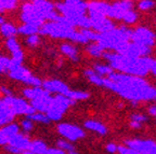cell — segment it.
I'll list each match as a JSON object with an SVG mask.
<instances>
[{
	"label": "cell",
	"instance_id": "obj_1",
	"mask_svg": "<svg viewBox=\"0 0 156 154\" xmlns=\"http://www.w3.org/2000/svg\"><path fill=\"white\" fill-rule=\"evenodd\" d=\"M102 83L103 86L134 102L136 100H150L156 97V89L139 77L112 72L106 79H102Z\"/></svg>",
	"mask_w": 156,
	"mask_h": 154
},
{
	"label": "cell",
	"instance_id": "obj_2",
	"mask_svg": "<svg viewBox=\"0 0 156 154\" xmlns=\"http://www.w3.org/2000/svg\"><path fill=\"white\" fill-rule=\"evenodd\" d=\"M103 57L111 62L112 69L119 70L124 75H133V77H143L149 72L151 69L153 59L150 57H139V58H130L126 56L118 55L115 53L104 52Z\"/></svg>",
	"mask_w": 156,
	"mask_h": 154
},
{
	"label": "cell",
	"instance_id": "obj_3",
	"mask_svg": "<svg viewBox=\"0 0 156 154\" xmlns=\"http://www.w3.org/2000/svg\"><path fill=\"white\" fill-rule=\"evenodd\" d=\"M38 35H44V36L47 35L51 38L56 39H69V40L75 41L78 43H87L88 42L87 39L79 32H76L74 27L66 26V25L56 22H46L39 28Z\"/></svg>",
	"mask_w": 156,
	"mask_h": 154
},
{
	"label": "cell",
	"instance_id": "obj_4",
	"mask_svg": "<svg viewBox=\"0 0 156 154\" xmlns=\"http://www.w3.org/2000/svg\"><path fill=\"white\" fill-rule=\"evenodd\" d=\"M3 101L11 108V110L14 112L15 116H28L33 114L36 111L34 110L29 102H27L25 99L20 98V97L15 96H9V97H3Z\"/></svg>",
	"mask_w": 156,
	"mask_h": 154
},
{
	"label": "cell",
	"instance_id": "obj_5",
	"mask_svg": "<svg viewBox=\"0 0 156 154\" xmlns=\"http://www.w3.org/2000/svg\"><path fill=\"white\" fill-rule=\"evenodd\" d=\"M56 130L63 137V139L69 142L76 141V140L85 137V132L80 127H78L77 125H74V124H69V123H60L56 126Z\"/></svg>",
	"mask_w": 156,
	"mask_h": 154
},
{
	"label": "cell",
	"instance_id": "obj_6",
	"mask_svg": "<svg viewBox=\"0 0 156 154\" xmlns=\"http://www.w3.org/2000/svg\"><path fill=\"white\" fill-rule=\"evenodd\" d=\"M126 145L128 148L142 154H156V143L152 140H127Z\"/></svg>",
	"mask_w": 156,
	"mask_h": 154
},
{
	"label": "cell",
	"instance_id": "obj_7",
	"mask_svg": "<svg viewBox=\"0 0 156 154\" xmlns=\"http://www.w3.org/2000/svg\"><path fill=\"white\" fill-rule=\"evenodd\" d=\"M73 105H75V101L67 98L64 95H54V96H52L51 105L49 107L48 111H54L56 113L63 116L65 113V111Z\"/></svg>",
	"mask_w": 156,
	"mask_h": 154
},
{
	"label": "cell",
	"instance_id": "obj_8",
	"mask_svg": "<svg viewBox=\"0 0 156 154\" xmlns=\"http://www.w3.org/2000/svg\"><path fill=\"white\" fill-rule=\"evenodd\" d=\"M41 87L44 91L48 92L49 94H54L55 93V95H64V96L69 91L67 84H65L64 82L56 79L44 80V81H42Z\"/></svg>",
	"mask_w": 156,
	"mask_h": 154
},
{
	"label": "cell",
	"instance_id": "obj_9",
	"mask_svg": "<svg viewBox=\"0 0 156 154\" xmlns=\"http://www.w3.org/2000/svg\"><path fill=\"white\" fill-rule=\"evenodd\" d=\"M20 125L17 123H9L7 125L0 127V146H7L10 139L20 132Z\"/></svg>",
	"mask_w": 156,
	"mask_h": 154
},
{
	"label": "cell",
	"instance_id": "obj_10",
	"mask_svg": "<svg viewBox=\"0 0 156 154\" xmlns=\"http://www.w3.org/2000/svg\"><path fill=\"white\" fill-rule=\"evenodd\" d=\"M8 75L11 79L15 80V81L23 82L24 84H26L28 79L33 75V73L25 66H23L22 64H19L12 70H10L9 72H8Z\"/></svg>",
	"mask_w": 156,
	"mask_h": 154
},
{
	"label": "cell",
	"instance_id": "obj_11",
	"mask_svg": "<svg viewBox=\"0 0 156 154\" xmlns=\"http://www.w3.org/2000/svg\"><path fill=\"white\" fill-rule=\"evenodd\" d=\"M30 141H32V140L29 139L28 136L20 132L19 134H16V135L13 136V137L10 139L9 143H8L7 146L13 147V148H15V149L23 152V151H26V150L29 149Z\"/></svg>",
	"mask_w": 156,
	"mask_h": 154
},
{
	"label": "cell",
	"instance_id": "obj_12",
	"mask_svg": "<svg viewBox=\"0 0 156 154\" xmlns=\"http://www.w3.org/2000/svg\"><path fill=\"white\" fill-rule=\"evenodd\" d=\"M21 21H22L24 24H29V25H33V26H36L38 28L42 26V25L46 23L42 16L39 14L38 12L36 11L34 7V11L33 12H29V13H21V16H20Z\"/></svg>",
	"mask_w": 156,
	"mask_h": 154
},
{
	"label": "cell",
	"instance_id": "obj_13",
	"mask_svg": "<svg viewBox=\"0 0 156 154\" xmlns=\"http://www.w3.org/2000/svg\"><path fill=\"white\" fill-rule=\"evenodd\" d=\"M52 100V95H46V96L39 97V98L35 99V100L29 101V105L34 108L35 111L37 112H41V113H46L48 111L49 107L51 105Z\"/></svg>",
	"mask_w": 156,
	"mask_h": 154
},
{
	"label": "cell",
	"instance_id": "obj_14",
	"mask_svg": "<svg viewBox=\"0 0 156 154\" xmlns=\"http://www.w3.org/2000/svg\"><path fill=\"white\" fill-rule=\"evenodd\" d=\"M22 93H23V96L25 97V99H27V100H29V101L35 100V99L39 98V97L49 95L48 92L44 91L41 86L40 87H29V86H27L23 89Z\"/></svg>",
	"mask_w": 156,
	"mask_h": 154
},
{
	"label": "cell",
	"instance_id": "obj_15",
	"mask_svg": "<svg viewBox=\"0 0 156 154\" xmlns=\"http://www.w3.org/2000/svg\"><path fill=\"white\" fill-rule=\"evenodd\" d=\"M111 5L102 1H89L87 2V10L88 11H94V12L101 13L104 16L107 15V12L110 10Z\"/></svg>",
	"mask_w": 156,
	"mask_h": 154
},
{
	"label": "cell",
	"instance_id": "obj_16",
	"mask_svg": "<svg viewBox=\"0 0 156 154\" xmlns=\"http://www.w3.org/2000/svg\"><path fill=\"white\" fill-rule=\"evenodd\" d=\"M0 34L7 39L15 38V36L17 35V27H15L12 23L5 22L0 25Z\"/></svg>",
	"mask_w": 156,
	"mask_h": 154
},
{
	"label": "cell",
	"instance_id": "obj_17",
	"mask_svg": "<svg viewBox=\"0 0 156 154\" xmlns=\"http://www.w3.org/2000/svg\"><path fill=\"white\" fill-rule=\"evenodd\" d=\"M60 51H61L62 53L64 55H66L68 58L73 62H77L78 60V52H77V49L75 48L74 45L69 43H62L60 45Z\"/></svg>",
	"mask_w": 156,
	"mask_h": 154
},
{
	"label": "cell",
	"instance_id": "obj_18",
	"mask_svg": "<svg viewBox=\"0 0 156 154\" xmlns=\"http://www.w3.org/2000/svg\"><path fill=\"white\" fill-rule=\"evenodd\" d=\"M83 126L86 128L90 130H93V132L100 134V135H105L107 132V129L102 123L98 122V121H93V120H88L83 123Z\"/></svg>",
	"mask_w": 156,
	"mask_h": 154
},
{
	"label": "cell",
	"instance_id": "obj_19",
	"mask_svg": "<svg viewBox=\"0 0 156 154\" xmlns=\"http://www.w3.org/2000/svg\"><path fill=\"white\" fill-rule=\"evenodd\" d=\"M47 149H48V146L46 142L40 139H34L30 141L28 150L34 154H44Z\"/></svg>",
	"mask_w": 156,
	"mask_h": 154
},
{
	"label": "cell",
	"instance_id": "obj_20",
	"mask_svg": "<svg viewBox=\"0 0 156 154\" xmlns=\"http://www.w3.org/2000/svg\"><path fill=\"white\" fill-rule=\"evenodd\" d=\"M39 32V28L36 26L29 24H22L17 27V34L23 35V36H32V35H37Z\"/></svg>",
	"mask_w": 156,
	"mask_h": 154
},
{
	"label": "cell",
	"instance_id": "obj_21",
	"mask_svg": "<svg viewBox=\"0 0 156 154\" xmlns=\"http://www.w3.org/2000/svg\"><path fill=\"white\" fill-rule=\"evenodd\" d=\"M65 96L67 98L72 99V100H85V99L89 98L90 94L88 92H83V91H69L65 94Z\"/></svg>",
	"mask_w": 156,
	"mask_h": 154
},
{
	"label": "cell",
	"instance_id": "obj_22",
	"mask_svg": "<svg viewBox=\"0 0 156 154\" xmlns=\"http://www.w3.org/2000/svg\"><path fill=\"white\" fill-rule=\"evenodd\" d=\"M83 73H85V75L88 78V80H89L91 83H93L94 85H99V86L103 85V83H102L103 78L99 77V75L94 72V70L93 69H86Z\"/></svg>",
	"mask_w": 156,
	"mask_h": 154
},
{
	"label": "cell",
	"instance_id": "obj_23",
	"mask_svg": "<svg viewBox=\"0 0 156 154\" xmlns=\"http://www.w3.org/2000/svg\"><path fill=\"white\" fill-rule=\"evenodd\" d=\"M26 119H28V120H30L33 123L34 122H38V123H44V124H48V123H50V121H49V119L47 118L46 113H41V112H34L33 114H30V116H25Z\"/></svg>",
	"mask_w": 156,
	"mask_h": 154
},
{
	"label": "cell",
	"instance_id": "obj_24",
	"mask_svg": "<svg viewBox=\"0 0 156 154\" xmlns=\"http://www.w3.org/2000/svg\"><path fill=\"white\" fill-rule=\"evenodd\" d=\"M87 52L90 54L91 56H94V57H99V56H102L104 53V50L101 48L98 43H91L87 46Z\"/></svg>",
	"mask_w": 156,
	"mask_h": 154
},
{
	"label": "cell",
	"instance_id": "obj_25",
	"mask_svg": "<svg viewBox=\"0 0 156 154\" xmlns=\"http://www.w3.org/2000/svg\"><path fill=\"white\" fill-rule=\"evenodd\" d=\"M93 70H94V72L97 73L99 77H101V75H110L111 73L113 72V69H112V67H111V66L99 65V64L94 65Z\"/></svg>",
	"mask_w": 156,
	"mask_h": 154
},
{
	"label": "cell",
	"instance_id": "obj_26",
	"mask_svg": "<svg viewBox=\"0 0 156 154\" xmlns=\"http://www.w3.org/2000/svg\"><path fill=\"white\" fill-rule=\"evenodd\" d=\"M133 35L140 38H150V39H155L156 36L149 29L144 28V27H139L133 32Z\"/></svg>",
	"mask_w": 156,
	"mask_h": 154
},
{
	"label": "cell",
	"instance_id": "obj_27",
	"mask_svg": "<svg viewBox=\"0 0 156 154\" xmlns=\"http://www.w3.org/2000/svg\"><path fill=\"white\" fill-rule=\"evenodd\" d=\"M5 48H7V50L10 52V54L15 53V52L21 50V46H20L19 42H17L15 38L7 39V40H5Z\"/></svg>",
	"mask_w": 156,
	"mask_h": 154
},
{
	"label": "cell",
	"instance_id": "obj_28",
	"mask_svg": "<svg viewBox=\"0 0 156 154\" xmlns=\"http://www.w3.org/2000/svg\"><path fill=\"white\" fill-rule=\"evenodd\" d=\"M56 148H58V149L63 150L64 152H71V151H74L75 150V148H74V146L72 145V142L67 141V140L65 139H58L56 140Z\"/></svg>",
	"mask_w": 156,
	"mask_h": 154
},
{
	"label": "cell",
	"instance_id": "obj_29",
	"mask_svg": "<svg viewBox=\"0 0 156 154\" xmlns=\"http://www.w3.org/2000/svg\"><path fill=\"white\" fill-rule=\"evenodd\" d=\"M132 1H129V0H124V1H116V2L113 3V7L117 8V9L122 10L124 12H127V11H130L132 8Z\"/></svg>",
	"mask_w": 156,
	"mask_h": 154
},
{
	"label": "cell",
	"instance_id": "obj_30",
	"mask_svg": "<svg viewBox=\"0 0 156 154\" xmlns=\"http://www.w3.org/2000/svg\"><path fill=\"white\" fill-rule=\"evenodd\" d=\"M20 128L25 132V135H27L29 132H32L34 129V123L30 120L25 118L24 120H22L20 122Z\"/></svg>",
	"mask_w": 156,
	"mask_h": 154
},
{
	"label": "cell",
	"instance_id": "obj_31",
	"mask_svg": "<svg viewBox=\"0 0 156 154\" xmlns=\"http://www.w3.org/2000/svg\"><path fill=\"white\" fill-rule=\"evenodd\" d=\"M19 2L16 0H1V5L5 11H11L17 7Z\"/></svg>",
	"mask_w": 156,
	"mask_h": 154
},
{
	"label": "cell",
	"instance_id": "obj_32",
	"mask_svg": "<svg viewBox=\"0 0 156 154\" xmlns=\"http://www.w3.org/2000/svg\"><path fill=\"white\" fill-rule=\"evenodd\" d=\"M80 32L88 41H95L97 40V36H98V32H93L91 29H80Z\"/></svg>",
	"mask_w": 156,
	"mask_h": 154
},
{
	"label": "cell",
	"instance_id": "obj_33",
	"mask_svg": "<svg viewBox=\"0 0 156 154\" xmlns=\"http://www.w3.org/2000/svg\"><path fill=\"white\" fill-rule=\"evenodd\" d=\"M40 43V36L38 34L37 35H32V36L26 37V44L32 48H35Z\"/></svg>",
	"mask_w": 156,
	"mask_h": 154
},
{
	"label": "cell",
	"instance_id": "obj_34",
	"mask_svg": "<svg viewBox=\"0 0 156 154\" xmlns=\"http://www.w3.org/2000/svg\"><path fill=\"white\" fill-rule=\"evenodd\" d=\"M122 19H124L125 22L128 23V24H132L136 21V14L132 10H130V11H127V12L124 13Z\"/></svg>",
	"mask_w": 156,
	"mask_h": 154
},
{
	"label": "cell",
	"instance_id": "obj_35",
	"mask_svg": "<svg viewBox=\"0 0 156 154\" xmlns=\"http://www.w3.org/2000/svg\"><path fill=\"white\" fill-rule=\"evenodd\" d=\"M117 150H118L119 154H142V153H140V152L134 151V150L130 149V148L124 147V146H122V147H118V148H117Z\"/></svg>",
	"mask_w": 156,
	"mask_h": 154
},
{
	"label": "cell",
	"instance_id": "obj_36",
	"mask_svg": "<svg viewBox=\"0 0 156 154\" xmlns=\"http://www.w3.org/2000/svg\"><path fill=\"white\" fill-rule=\"evenodd\" d=\"M154 1H150V0H142L139 2V8L141 10H149L154 5Z\"/></svg>",
	"mask_w": 156,
	"mask_h": 154
},
{
	"label": "cell",
	"instance_id": "obj_37",
	"mask_svg": "<svg viewBox=\"0 0 156 154\" xmlns=\"http://www.w3.org/2000/svg\"><path fill=\"white\" fill-rule=\"evenodd\" d=\"M0 94L3 95V97H9L12 96V91L7 86H0Z\"/></svg>",
	"mask_w": 156,
	"mask_h": 154
},
{
	"label": "cell",
	"instance_id": "obj_38",
	"mask_svg": "<svg viewBox=\"0 0 156 154\" xmlns=\"http://www.w3.org/2000/svg\"><path fill=\"white\" fill-rule=\"evenodd\" d=\"M44 154H66L63 150L58 149V148H48Z\"/></svg>",
	"mask_w": 156,
	"mask_h": 154
},
{
	"label": "cell",
	"instance_id": "obj_39",
	"mask_svg": "<svg viewBox=\"0 0 156 154\" xmlns=\"http://www.w3.org/2000/svg\"><path fill=\"white\" fill-rule=\"evenodd\" d=\"M130 119H131V121H134V122H138L141 124L142 122H144V121H146V118L144 116H142V114H132L131 116H130Z\"/></svg>",
	"mask_w": 156,
	"mask_h": 154
},
{
	"label": "cell",
	"instance_id": "obj_40",
	"mask_svg": "<svg viewBox=\"0 0 156 154\" xmlns=\"http://www.w3.org/2000/svg\"><path fill=\"white\" fill-rule=\"evenodd\" d=\"M5 150L10 154H22V151H20L13 147H10V146H5Z\"/></svg>",
	"mask_w": 156,
	"mask_h": 154
},
{
	"label": "cell",
	"instance_id": "obj_41",
	"mask_svg": "<svg viewBox=\"0 0 156 154\" xmlns=\"http://www.w3.org/2000/svg\"><path fill=\"white\" fill-rule=\"evenodd\" d=\"M105 149H106L107 152H110V153H114V152L117 150V147H116V145H115V143H108Z\"/></svg>",
	"mask_w": 156,
	"mask_h": 154
},
{
	"label": "cell",
	"instance_id": "obj_42",
	"mask_svg": "<svg viewBox=\"0 0 156 154\" xmlns=\"http://www.w3.org/2000/svg\"><path fill=\"white\" fill-rule=\"evenodd\" d=\"M130 127L140 128V127H141V124H140V123H138V122H134V121H131V122H130Z\"/></svg>",
	"mask_w": 156,
	"mask_h": 154
},
{
	"label": "cell",
	"instance_id": "obj_43",
	"mask_svg": "<svg viewBox=\"0 0 156 154\" xmlns=\"http://www.w3.org/2000/svg\"><path fill=\"white\" fill-rule=\"evenodd\" d=\"M149 113L151 114V116H156V106L150 107V109H149Z\"/></svg>",
	"mask_w": 156,
	"mask_h": 154
},
{
	"label": "cell",
	"instance_id": "obj_44",
	"mask_svg": "<svg viewBox=\"0 0 156 154\" xmlns=\"http://www.w3.org/2000/svg\"><path fill=\"white\" fill-rule=\"evenodd\" d=\"M153 72V75H156V59L154 60L153 59V63H152V66H151V69H150Z\"/></svg>",
	"mask_w": 156,
	"mask_h": 154
},
{
	"label": "cell",
	"instance_id": "obj_45",
	"mask_svg": "<svg viewBox=\"0 0 156 154\" xmlns=\"http://www.w3.org/2000/svg\"><path fill=\"white\" fill-rule=\"evenodd\" d=\"M22 154H34V153H33V152H30L29 150H26V151H23Z\"/></svg>",
	"mask_w": 156,
	"mask_h": 154
},
{
	"label": "cell",
	"instance_id": "obj_46",
	"mask_svg": "<svg viewBox=\"0 0 156 154\" xmlns=\"http://www.w3.org/2000/svg\"><path fill=\"white\" fill-rule=\"evenodd\" d=\"M3 23H5V18L2 16H0V25L3 24Z\"/></svg>",
	"mask_w": 156,
	"mask_h": 154
},
{
	"label": "cell",
	"instance_id": "obj_47",
	"mask_svg": "<svg viewBox=\"0 0 156 154\" xmlns=\"http://www.w3.org/2000/svg\"><path fill=\"white\" fill-rule=\"evenodd\" d=\"M68 154H79V153H78V152L76 151V150H74V151H71V152H68Z\"/></svg>",
	"mask_w": 156,
	"mask_h": 154
},
{
	"label": "cell",
	"instance_id": "obj_48",
	"mask_svg": "<svg viewBox=\"0 0 156 154\" xmlns=\"http://www.w3.org/2000/svg\"><path fill=\"white\" fill-rule=\"evenodd\" d=\"M2 72H3V70L1 69V68H0V75H1V73H2Z\"/></svg>",
	"mask_w": 156,
	"mask_h": 154
},
{
	"label": "cell",
	"instance_id": "obj_49",
	"mask_svg": "<svg viewBox=\"0 0 156 154\" xmlns=\"http://www.w3.org/2000/svg\"><path fill=\"white\" fill-rule=\"evenodd\" d=\"M154 99H155V100H156V97H155V98H154Z\"/></svg>",
	"mask_w": 156,
	"mask_h": 154
},
{
	"label": "cell",
	"instance_id": "obj_50",
	"mask_svg": "<svg viewBox=\"0 0 156 154\" xmlns=\"http://www.w3.org/2000/svg\"><path fill=\"white\" fill-rule=\"evenodd\" d=\"M0 97H1V94H0Z\"/></svg>",
	"mask_w": 156,
	"mask_h": 154
}]
</instances>
